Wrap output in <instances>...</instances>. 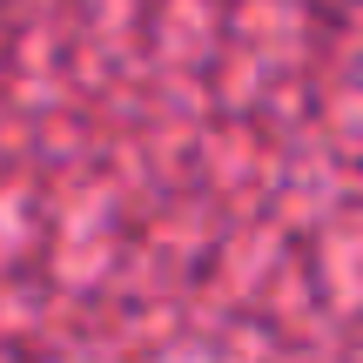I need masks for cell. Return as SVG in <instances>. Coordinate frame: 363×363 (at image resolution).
Masks as SVG:
<instances>
[{
	"mask_svg": "<svg viewBox=\"0 0 363 363\" xmlns=\"http://www.w3.org/2000/svg\"><path fill=\"white\" fill-rule=\"evenodd\" d=\"M357 7H363V0H357Z\"/></svg>",
	"mask_w": 363,
	"mask_h": 363,
	"instance_id": "cell-1",
	"label": "cell"
}]
</instances>
